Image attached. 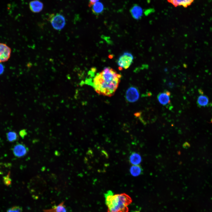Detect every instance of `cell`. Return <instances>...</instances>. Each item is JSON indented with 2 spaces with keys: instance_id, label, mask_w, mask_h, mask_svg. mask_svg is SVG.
I'll return each instance as SVG.
<instances>
[{
  "instance_id": "1",
  "label": "cell",
  "mask_w": 212,
  "mask_h": 212,
  "mask_svg": "<svg viewBox=\"0 0 212 212\" xmlns=\"http://www.w3.org/2000/svg\"><path fill=\"white\" fill-rule=\"evenodd\" d=\"M95 69L90 71V77L86 80L87 84L94 88L98 94L111 97L117 90L121 77V75L109 67L94 74Z\"/></svg>"
},
{
  "instance_id": "2",
  "label": "cell",
  "mask_w": 212,
  "mask_h": 212,
  "mask_svg": "<svg viewBox=\"0 0 212 212\" xmlns=\"http://www.w3.org/2000/svg\"><path fill=\"white\" fill-rule=\"evenodd\" d=\"M107 212H128V206L131 203V198L125 193L114 194L110 190L104 194Z\"/></svg>"
},
{
  "instance_id": "3",
  "label": "cell",
  "mask_w": 212,
  "mask_h": 212,
  "mask_svg": "<svg viewBox=\"0 0 212 212\" xmlns=\"http://www.w3.org/2000/svg\"><path fill=\"white\" fill-rule=\"evenodd\" d=\"M49 19L52 27L56 30L62 29L65 25V19L60 14H52L50 15Z\"/></svg>"
},
{
  "instance_id": "4",
  "label": "cell",
  "mask_w": 212,
  "mask_h": 212,
  "mask_svg": "<svg viewBox=\"0 0 212 212\" xmlns=\"http://www.w3.org/2000/svg\"><path fill=\"white\" fill-rule=\"evenodd\" d=\"M133 59V56L131 53H124L120 56L117 61V64L120 69L128 68L132 64Z\"/></svg>"
},
{
  "instance_id": "5",
  "label": "cell",
  "mask_w": 212,
  "mask_h": 212,
  "mask_svg": "<svg viewBox=\"0 0 212 212\" xmlns=\"http://www.w3.org/2000/svg\"><path fill=\"white\" fill-rule=\"evenodd\" d=\"M139 95V91L137 88L134 86H131L127 90L125 98L127 101L130 102H134L138 100Z\"/></svg>"
},
{
  "instance_id": "6",
  "label": "cell",
  "mask_w": 212,
  "mask_h": 212,
  "mask_svg": "<svg viewBox=\"0 0 212 212\" xmlns=\"http://www.w3.org/2000/svg\"><path fill=\"white\" fill-rule=\"evenodd\" d=\"M12 150L14 155L17 158L24 156L29 151L28 148L24 144L20 143L15 145Z\"/></svg>"
},
{
  "instance_id": "7",
  "label": "cell",
  "mask_w": 212,
  "mask_h": 212,
  "mask_svg": "<svg viewBox=\"0 0 212 212\" xmlns=\"http://www.w3.org/2000/svg\"><path fill=\"white\" fill-rule=\"evenodd\" d=\"M11 49L6 44L0 43V63L7 61L9 59Z\"/></svg>"
},
{
  "instance_id": "8",
  "label": "cell",
  "mask_w": 212,
  "mask_h": 212,
  "mask_svg": "<svg viewBox=\"0 0 212 212\" xmlns=\"http://www.w3.org/2000/svg\"><path fill=\"white\" fill-rule=\"evenodd\" d=\"M170 92L165 90L158 94L157 99L160 104L164 106H167L170 103Z\"/></svg>"
},
{
  "instance_id": "9",
  "label": "cell",
  "mask_w": 212,
  "mask_h": 212,
  "mask_svg": "<svg viewBox=\"0 0 212 212\" xmlns=\"http://www.w3.org/2000/svg\"><path fill=\"white\" fill-rule=\"evenodd\" d=\"M130 13L135 19H139L143 15V10L142 8L137 4H134L130 9Z\"/></svg>"
},
{
  "instance_id": "10",
  "label": "cell",
  "mask_w": 212,
  "mask_h": 212,
  "mask_svg": "<svg viewBox=\"0 0 212 212\" xmlns=\"http://www.w3.org/2000/svg\"><path fill=\"white\" fill-rule=\"evenodd\" d=\"M194 0H167L168 1L175 7L182 6L187 7L191 5Z\"/></svg>"
},
{
  "instance_id": "11",
  "label": "cell",
  "mask_w": 212,
  "mask_h": 212,
  "mask_svg": "<svg viewBox=\"0 0 212 212\" xmlns=\"http://www.w3.org/2000/svg\"><path fill=\"white\" fill-rule=\"evenodd\" d=\"M64 203V202L63 201L57 205L54 206L51 208L44 210L43 212H67Z\"/></svg>"
},
{
  "instance_id": "12",
  "label": "cell",
  "mask_w": 212,
  "mask_h": 212,
  "mask_svg": "<svg viewBox=\"0 0 212 212\" xmlns=\"http://www.w3.org/2000/svg\"><path fill=\"white\" fill-rule=\"evenodd\" d=\"M129 161L132 165H139L142 161V158L139 154L134 152L130 155Z\"/></svg>"
},
{
  "instance_id": "13",
  "label": "cell",
  "mask_w": 212,
  "mask_h": 212,
  "mask_svg": "<svg viewBox=\"0 0 212 212\" xmlns=\"http://www.w3.org/2000/svg\"><path fill=\"white\" fill-rule=\"evenodd\" d=\"M31 10L34 12H38L41 11L43 7V4L40 1L35 0L31 1L29 4Z\"/></svg>"
},
{
  "instance_id": "14",
  "label": "cell",
  "mask_w": 212,
  "mask_h": 212,
  "mask_svg": "<svg viewBox=\"0 0 212 212\" xmlns=\"http://www.w3.org/2000/svg\"><path fill=\"white\" fill-rule=\"evenodd\" d=\"M130 172L132 176L137 177L143 174V170L139 165H132L130 168Z\"/></svg>"
},
{
  "instance_id": "15",
  "label": "cell",
  "mask_w": 212,
  "mask_h": 212,
  "mask_svg": "<svg viewBox=\"0 0 212 212\" xmlns=\"http://www.w3.org/2000/svg\"><path fill=\"white\" fill-rule=\"evenodd\" d=\"M92 7V12L96 15L101 14L103 11L104 6L100 2H97L94 4Z\"/></svg>"
},
{
  "instance_id": "16",
  "label": "cell",
  "mask_w": 212,
  "mask_h": 212,
  "mask_svg": "<svg viewBox=\"0 0 212 212\" xmlns=\"http://www.w3.org/2000/svg\"><path fill=\"white\" fill-rule=\"evenodd\" d=\"M197 104L199 106H207L209 102V100L206 96L201 95L198 97L197 99Z\"/></svg>"
},
{
  "instance_id": "17",
  "label": "cell",
  "mask_w": 212,
  "mask_h": 212,
  "mask_svg": "<svg viewBox=\"0 0 212 212\" xmlns=\"http://www.w3.org/2000/svg\"><path fill=\"white\" fill-rule=\"evenodd\" d=\"M6 135L8 140L10 142H14L18 139V135L14 131L9 132L6 133Z\"/></svg>"
},
{
  "instance_id": "18",
  "label": "cell",
  "mask_w": 212,
  "mask_h": 212,
  "mask_svg": "<svg viewBox=\"0 0 212 212\" xmlns=\"http://www.w3.org/2000/svg\"><path fill=\"white\" fill-rule=\"evenodd\" d=\"M3 181L4 184L7 186H10L12 183V180L10 177V172L3 177Z\"/></svg>"
},
{
  "instance_id": "19",
  "label": "cell",
  "mask_w": 212,
  "mask_h": 212,
  "mask_svg": "<svg viewBox=\"0 0 212 212\" xmlns=\"http://www.w3.org/2000/svg\"><path fill=\"white\" fill-rule=\"evenodd\" d=\"M22 208L19 206H14L8 209L6 212H22Z\"/></svg>"
},
{
  "instance_id": "20",
  "label": "cell",
  "mask_w": 212,
  "mask_h": 212,
  "mask_svg": "<svg viewBox=\"0 0 212 212\" xmlns=\"http://www.w3.org/2000/svg\"><path fill=\"white\" fill-rule=\"evenodd\" d=\"M19 134L21 137L22 138H24L25 136L27 135V132L26 130L23 129L20 131Z\"/></svg>"
},
{
  "instance_id": "21",
  "label": "cell",
  "mask_w": 212,
  "mask_h": 212,
  "mask_svg": "<svg viewBox=\"0 0 212 212\" xmlns=\"http://www.w3.org/2000/svg\"><path fill=\"white\" fill-rule=\"evenodd\" d=\"M89 7L91 6L95 3L98 2L99 0H89Z\"/></svg>"
},
{
  "instance_id": "22",
  "label": "cell",
  "mask_w": 212,
  "mask_h": 212,
  "mask_svg": "<svg viewBox=\"0 0 212 212\" xmlns=\"http://www.w3.org/2000/svg\"><path fill=\"white\" fill-rule=\"evenodd\" d=\"M4 70V67L3 65L0 63V75L2 74Z\"/></svg>"
}]
</instances>
